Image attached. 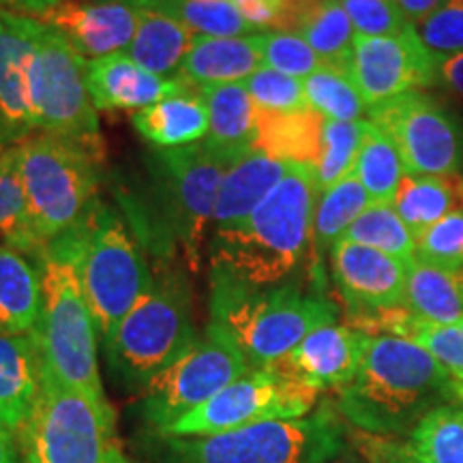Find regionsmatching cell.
<instances>
[{"instance_id":"obj_14","label":"cell","mask_w":463,"mask_h":463,"mask_svg":"<svg viewBox=\"0 0 463 463\" xmlns=\"http://www.w3.org/2000/svg\"><path fill=\"white\" fill-rule=\"evenodd\" d=\"M369 116L397 146L405 174L442 176L463 170L461 123L422 90L405 92Z\"/></svg>"},{"instance_id":"obj_54","label":"cell","mask_w":463,"mask_h":463,"mask_svg":"<svg viewBox=\"0 0 463 463\" xmlns=\"http://www.w3.org/2000/svg\"><path fill=\"white\" fill-rule=\"evenodd\" d=\"M459 403H463V389L459 391Z\"/></svg>"},{"instance_id":"obj_38","label":"cell","mask_w":463,"mask_h":463,"mask_svg":"<svg viewBox=\"0 0 463 463\" xmlns=\"http://www.w3.org/2000/svg\"><path fill=\"white\" fill-rule=\"evenodd\" d=\"M344 239L410 264L416 258V239L392 204H372L345 232Z\"/></svg>"},{"instance_id":"obj_49","label":"cell","mask_w":463,"mask_h":463,"mask_svg":"<svg viewBox=\"0 0 463 463\" xmlns=\"http://www.w3.org/2000/svg\"><path fill=\"white\" fill-rule=\"evenodd\" d=\"M0 463H26L15 433L0 425Z\"/></svg>"},{"instance_id":"obj_46","label":"cell","mask_w":463,"mask_h":463,"mask_svg":"<svg viewBox=\"0 0 463 463\" xmlns=\"http://www.w3.org/2000/svg\"><path fill=\"white\" fill-rule=\"evenodd\" d=\"M347 442L367 463H419L402 438H384L347 427Z\"/></svg>"},{"instance_id":"obj_8","label":"cell","mask_w":463,"mask_h":463,"mask_svg":"<svg viewBox=\"0 0 463 463\" xmlns=\"http://www.w3.org/2000/svg\"><path fill=\"white\" fill-rule=\"evenodd\" d=\"M26 463H129L116 436L112 408H99L61 384L45 364L42 391L17 431Z\"/></svg>"},{"instance_id":"obj_4","label":"cell","mask_w":463,"mask_h":463,"mask_svg":"<svg viewBox=\"0 0 463 463\" xmlns=\"http://www.w3.org/2000/svg\"><path fill=\"white\" fill-rule=\"evenodd\" d=\"M337 320V307L322 294L279 283L251 288L211 277V322L223 326L251 367L286 358L316 328Z\"/></svg>"},{"instance_id":"obj_36","label":"cell","mask_w":463,"mask_h":463,"mask_svg":"<svg viewBox=\"0 0 463 463\" xmlns=\"http://www.w3.org/2000/svg\"><path fill=\"white\" fill-rule=\"evenodd\" d=\"M303 86L307 106L326 120L352 123L364 120V114H369L363 95L344 69L322 65L317 71L307 75Z\"/></svg>"},{"instance_id":"obj_1","label":"cell","mask_w":463,"mask_h":463,"mask_svg":"<svg viewBox=\"0 0 463 463\" xmlns=\"http://www.w3.org/2000/svg\"><path fill=\"white\" fill-rule=\"evenodd\" d=\"M459 403V389L425 347L399 335H369L356 378L337 391V414L354 430L408 439L436 408Z\"/></svg>"},{"instance_id":"obj_6","label":"cell","mask_w":463,"mask_h":463,"mask_svg":"<svg viewBox=\"0 0 463 463\" xmlns=\"http://www.w3.org/2000/svg\"><path fill=\"white\" fill-rule=\"evenodd\" d=\"M61 241L73 256L97 333L106 339L153 288V270L123 217L101 200Z\"/></svg>"},{"instance_id":"obj_5","label":"cell","mask_w":463,"mask_h":463,"mask_svg":"<svg viewBox=\"0 0 463 463\" xmlns=\"http://www.w3.org/2000/svg\"><path fill=\"white\" fill-rule=\"evenodd\" d=\"M24 189L28 215L42 245L78 228L99 202L101 155L67 137L37 131L7 150Z\"/></svg>"},{"instance_id":"obj_12","label":"cell","mask_w":463,"mask_h":463,"mask_svg":"<svg viewBox=\"0 0 463 463\" xmlns=\"http://www.w3.org/2000/svg\"><path fill=\"white\" fill-rule=\"evenodd\" d=\"M33 17V15H31ZM31 101L37 131L67 137L103 157L97 108L86 84V62L54 28L34 20Z\"/></svg>"},{"instance_id":"obj_39","label":"cell","mask_w":463,"mask_h":463,"mask_svg":"<svg viewBox=\"0 0 463 463\" xmlns=\"http://www.w3.org/2000/svg\"><path fill=\"white\" fill-rule=\"evenodd\" d=\"M369 120H324L320 159L316 164V178L320 191L333 187L356 165Z\"/></svg>"},{"instance_id":"obj_44","label":"cell","mask_w":463,"mask_h":463,"mask_svg":"<svg viewBox=\"0 0 463 463\" xmlns=\"http://www.w3.org/2000/svg\"><path fill=\"white\" fill-rule=\"evenodd\" d=\"M416 31L438 61L459 54L463 52V0H444L433 14L416 24Z\"/></svg>"},{"instance_id":"obj_9","label":"cell","mask_w":463,"mask_h":463,"mask_svg":"<svg viewBox=\"0 0 463 463\" xmlns=\"http://www.w3.org/2000/svg\"><path fill=\"white\" fill-rule=\"evenodd\" d=\"M178 463H326L347 444L331 410L202 438H167Z\"/></svg>"},{"instance_id":"obj_21","label":"cell","mask_w":463,"mask_h":463,"mask_svg":"<svg viewBox=\"0 0 463 463\" xmlns=\"http://www.w3.org/2000/svg\"><path fill=\"white\" fill-rule=\"evenodd\" d=\"M292 165L256 148L236 159L219 184L215 213H213L215 230L245 222L292 170Z\"/></svg>"},{"instance_id":"obj_29","label":"cell","mask_w":463,"mask_h":463,"mask_svg":"<svg viewBox=\"0 0 463 463\" xmlns=\"http://www.w3.org/2000/svg\"><path fill=\"white\" fill-rule=\"evenodd\" d=\"M324 116L311 108L298 112H260L258 109V133L256 150L286 164L316 167L320 159Z\"/></svg>"},{"instance_id":"obj_48","label":"cell","mask_w":463,"mask_h":463,"mask_svg":"<svg viewBox=\"0 0 463 463\" xmlns=\"http://www.w3.org/2000/svg\"><path fill=\"white\" fill-rule=\"evenodd\" d=\"M397 3L405 14V17H408V20L416 26L419 22L425 20L427 15L433 14L444 0H397Z\"/></svg>"},{"instance_id":"obj_45","label":"cell","mask_w":463,"mask_h":463,"mask_svg":"<svg viewBox=\"0 0 463 463\" xmlns=\"http://www.w3.org/2000/svg\"><path fill=\"white\" fill-rule=\"evenodd\" d=\"M339 3L344 5L356 34L364 37H392L412 24L397 0H339Z\"/></svg>"},{"instance_id":"obj_15","label":"cell","mask_w":463,"mask_h":463,"mask_svg":"<svg viewBox=\"0 0 463 463\" xmlns=\"http://www.w3.org/2000/svg\"><path fill=\"white\" fill-rule=\"evenodd\" d=\"M347 75L356 84L369 112L410 90L438 84V56L410 24L392 37L356 34Z\"/></svg>"},{"instance_id":"obj_19","label":"cell","mask_w":463,"mask_h":463,"mask_svg":"<svg viewBox=\"0 0 463 463\" xmlns=\"http://www.w3.org/2000/svg\"><path fill=\"white\" fill-rule=\"evenodd\" d=\"M367 337L350 324H326L307 335L281 363L311 389L337 392L356 378Z\"/></svg>"},{"instance_id":"obj_42","label":"cell","mask_w":463,"mask_h":463,"mask_svg":"<svg viewBox=\"0 0 463 463\" xmlns=\"http://www.w3.org/2000/svg\"><path fill=\"white\" fill-rule=\"evenodd\" d=\"M242 84H245L247 92L251 95V99L260 112L286 114L309 108L305 99L303 80L279 73L275 69L260 67Z\"/></svg>"},{"instance_id":"obj_2","label":"cell","mask_w":463,"mask_h":463,"mask_svg":"<svg viewBox=\"0 0 463 463\" xmlns=\"http://www.w3.org/2000/svg\"><path fill=\"white\" fill-rule=\"evenodd\" d=\"M320 195L316 170L294 164L245 222L213 230L211 277L251 288L279 286L314 245V213Z\"/></svg>"},{"instance_id":"obj_28","label":"cell","mask_w":463,"mask_h":463,"mask_svg":"<svg viewBox=\"0 0 463 463\" xmlns=\"http://www.w3.org/2000/svg\"><path fill=\"white\" fill-rule=\"evenodd\" d=\"M195 34L176 17L159 9L137 7V28L127 54L161 78H174L189 54Z\"/></svg>"},{"instance_id":"obj_35","label":"cell","mask_w":463,"mask_h":463,"mask_svg":"<svg viewBox=\"0 0 463 463\" xmlns=\"http://www.w3.org/2000/svg\"><path fill=\"white\" fill-rule=\"evenodd\" d=\"M405 442L419 463H463V403L433 410Z\"/></svg>"},{"instance_id":"obj_33","label":"cell","mask_w":463,"mask_h":463,"mask_svg":"<svg viewBox=\"0 0 463 463\" xmlns=\"http://www.w3.org/2000/svg\"><path fill=\"white\" fill-rule=\"evenodd\" d=\"M372 206L367 191L352 170L333 187L320 191L314 213V247L331 249L345 236L350 225Z\"/></svg>"},{"instance_id":"obj_47","label":"cell","mask_w":463,"mask_h":463,"mask_svg":"<svg viewBox=\"0 0 463 463\" xmlns=\"http://www.w3.org/2000/svg\"><path fill=\"white\" fill-rule=\"evenodd\" d=\"M438 84L463 99V52L438 61Z\"/></svg>"},{"instance_id":"obj_52","label":"cell","mask_w":463,"mask_h":463,"mask_svg":"<svg viewBox=\"0 0 463 463\" xmlns=\"http://www.w3.org/2000/svg\"><path fill=\"white\" fill-rule=\"evenodd\" d=\"M11 146V140L7 136V129H5V123H3V116H0V157H3V153Z\"/></svg>"},{"instance_id":"obj_18","label":"cell","mask_w":463,"mask_h":463,"mask_svg":"<svg viewBox=\"0 0 463 463\" xmlns=\"http://www.w3.org/2000/svg\"><path fill=\"white\" fill-rule=\"evenodd\" d=\"M34 17L0 9V116L11 144L37 133L31 101Z\"/></svg>"},{"instance_id":"obj_30","label":"cell","mask_w":463,"mask_h":463,"mask_svg":"<svg viewBox=\"0 0 463 463\" xmlns=\"http://www.w3.org/2000/svg\"><path fill=\"white\" fill-rule=\"evenodd\" d=\"M405 309L416 320L450 324L463 317V270H449L414 258L405 279Z\"/></svg>"},{"instance_id":"obj_13","label":"cell","mask_w":463,"mask_h":463,"mask_svg":"<svg viewBox=\"0 0 463 463\" xmlns=\"http://www.w3.org/2000/svg\"><path fill=\"white\" fill-rule=\"evenodd\" d=\"M234 161L206 142L153 148L150 153V170L155 174L165 219L191 260H195L204 232L213 223L219 184Z\"/></svg>"},{"instance_id":"obj_40","label":"cell","mask_w":463,"mask_h":463,"mask_svg":"<svg viewBox=\"0 0 463 463\" xmlns=\"http://www.w3.org/2000/svg\"><path fill=\"white\" fill-rule=\"evenodd\" d=\"M7 150L0 157V242L20 249L26 256H34L42 251L43 245L33 230L24 189Z\"/></svg>"},{"instance_id":"obj_25","label":"cell","mask_w":463,"mask_h":463,"mask_svg":"<svg viewBox=\"0 0 463 463\" xmlns=\"http://www.w3.org/2000/svg\"><path fill=\"white\" fill-rule=\"evenodd\" d=\"M352 326L367 335H399L416 341L447 369L457 389H463V317L450 324H430L416 320L402 307V309L356 317Z\"/></svg>"},{"instance_id":"obj_17","label":"cell","mask_w":463,"mask_h":463,"mask_svg":"<svg viewBox=\"0 0 463 463\" xmlns=\"http://www.w3.org/2000/svg\"><path fill=\"white\" fill-rule=\"evenodd\" d=\"M33 17L89 61L127 52L137 28V7L127 0H61Z\"/></svg>"},{"instance_id":"obj_24","label":"cell","mask_w":463,"mask_h":463,"mask_svg":"<svg viewBox=\"0 0 463 463\" xmlns=\"http://www.w3.org/2000/svg\"><path fill=\"white\" fill-rule=\"evenodd\" d=\"M133 127L153 148H178L204 142L208 136V108L200 89L170 95L131 116Z\"/></svg>"},{"instance_id":"obj_53","label":"cell","mask_w":463,"mask_h":463,"mask_svg":"<svg viewBox=\"0 0 463 463\" xmlns=\"http://www.w3.org/2000/svg\"><path fill=\"white\" fill-rule=\"evenodd\" d=\"M127 3H131L133 7H150L155 0H127Z\"/></svg>"},{"instance_id":"obj_32","label":"cell","mask_w":463,"mask_h":463,"mask_svg":"<svg viewBox=\"0 0 463 463\" xmlns=\"http://www.w3.org/2000/svg\"><path fill=\"white\" fill-rule=\"evenodd\" d=\"M316 52L322 65L347 71L356 31L339 0H311L294 20L292 31Z\"/></svg>"},{"instance_id":"obj_22","label":"cell","mask_w":463,"mask_h":463,"mask_svg":"<svg viewBox=\"0 0 463 463\" xmlns=\"http://www.w3.org/2000/svg\"><path fill=\"white\" fill-rule=\"evenodd\" d=\"M42 352L33 335L0 333V425L17 431L42 391Z\"/></svg>"},{"instance_id":"obj_34","label":"cell","mask_w":463,"mask_h":463,"mask_svg":"<svg viewBox=\"0 0 463 463\" xmlns=\"http://www.w3.org/2000/svg\"><path fill=\"white\" fill-rule=\"evenodd\" d=\"M354 174L367 191L372 204H392L405 176L399 150L384 131L369 120L367 133L356 157Z\"/></svg>"},{"instance_id":"obj_16","label":"cell","mask_w":463,"mask_h":463,"mask_svg":"<svg viewBox=\"0 0 463 463\" xmlns=\"http://www.w3.org/2000/svg\"><path fill=\"white\" fill-rule=\"evenodd\" d=\"M331 270L354 317L405 307L408 264L389 253L341 239L331 247Z\"/></svg>"},{"instance_id":"obj_31","label":"cell","mask_w":463,"mask_h":463,"mask_svg":"<svg viewBox=\"0 0 463 463\" xmlns=\"http://www.w3.org/2000/svg\"><path fill=\"white\" fill-rule=\"evenodd\" d=\"M392 206L414 239H419L422 232L439 219L455 211H463V174H442V176L405 174Z\"/></svg>"},{"instance_id":"obj_3","label":"cell","mask_w":463,"mask_h":463,"mask_svg":"<svg viewBox=\"0 0 463 463\" xmlns=\"http://www.w3.org/2000/svg\"><path fill=\"white\" fill-rule=\"evenodd\" d=\"M42 277V311L34 331L45 369L99 408H112L97 363V324L73 256L61 239L33 256Z\"/></svg>"},{"instance_id":"obj_41","label":"cell","mask_w":463,"mask_h":463,"mask_svg":"<svg viewBox=\"0 0 463 463\" xmlns=\"http://www.w3.org/2000/svg\"><path fill=\"white\" fill-rule=\"evenodd\" d=\"M258 48L262 65L275 71L305 80L322 67V61L311 50V45L289 31L258 33Z\"/></svg>"},{"instance_id":"obj_50","label":"cell","mask_w":463,"mask_h":463,"mask_svg":"<svg viewBox=\"0 0 463 463\" xmlns=\"http://www.w3.org/2000/svg\"><path fill=\"white\" fill-rule=\"evenodd\" d=\"M9 3H14L15 7L20 9V14L37 15L42 14V11L52 9L54 5L61 3V0H9Z\"/></svg>"},{"instance_id":"obj_43","label":"cell","mask_w":463,"mask_h":463,"mask_svg":"<svg viewBox=\"0 0 463 463\" xmlns=\"http://www.w3.org/2000/svg\"><path fill=\"white\" fill-rule=\"evenodd\" d=\"M416 258L449 270H463V211H455L416 239Z\"/></svg>"},{"instance_id":"obj_20","label":"cell","mask_w":463,"mask_h":463,"mask_svg":"<svg viewBox=\"0 0 463 463\" xmlns=\"http://www.w3.org/2000/svg\"><path fill=\"white\" fill-rule=\"evenodd\" d=\"M86 84L97 109H144L170 95L191 89L189 82L174 75L161 78L137 65L127 52H116L86 62Z\"/></svg>"},{"instance_id":"obj_7","label":"cell","mask_w":463,"mask_h":463,"mask_svg":"<svg viewBox=\"0 0 463 463\" xmlns=\"http://www.w3.org/2000/svg\"><path fill=\"white\" fill-rule=\"evenodd\" d=\"M198 337L187 283L172 273L155 277L153 288L103 339V345L114 378L127 389L142 391Z\"/></svg>"},{"instance_id":"obj_27","label":"cell","mask_w":463,"mask_h":463,"mask_svg":"<svg viewBox=\"0 0 463 463\" xmlns=\"http://www.w3.org/2000/svg\"><path fill=\"white\" fill-rule=\"evenodd\" d=\"M42 311V277L33 256L0 242V333L31 335Z\"/></svg>"},{"instance_id":"obj_37","label":"cell","mask_w":463,"mask_h":463,"mask_svg":"<svg viewBox=\"0 0 463 463\" xmlns=\"http://www.w3.org/2000/svg\"><path fill=\"white\" fill-rule=\"evenodd\" d=\"M148 9L164 11L204 37L258 34L232 0H155Z\"/></svg>"},{"instance_id":"obj_26","label":"cell","mask_w":463,"mask_h":463,"mask_svg":"<svg viewBox=\"0 0 463 463\" xmlns=\"http://www.w3.org/2000/svg\"><path fill=\"white\" fill-rule=\"evenodd\" d=\"M208 108L206 144L230 159H239L256 146L258 108L245 84L200 89Z\"/></svg>"},{"instance_id":"obj_51","label":"cell","mask_w":463,"mask_h":463,"mask_svg":"<svg viewBox=\"0 0 463 463\" xmlns=\"http://www.w3.org/2000/svg\"><path fill=\"white\" fill-rule=\"evenodd\" d=\"M345 436H347V433H345ZM326 463H367V461H364V459H363V457H361V455H358V453H356V450L350 447V442H347V444H345V447H344V449H341L337 455H335V457H331V459H328Z\"/></svg>"},{"instance_id":"obj_23","label":"cell","mask_w":463,"mask_h":463,"mask_svg":"<svg viewBox=\"0 0 463 463\" xmlns=\"http://www.w3.org/2000/svg\"><path fill=\"white\" fill-rule=\"evenodd\" d=\"M262 65L258 34L245 37H204L198 34L184 56L178 78L195 89L245 82Z\"/></svg>"},{"instance_id":"obj_10","label":"cell","mask_w":463,"mask_h":463,"mask_svg":"<svg viewBox=\"0 0 463 463\" xmlns=\"http://www.w3.org/2000/svg\"><path fill=\"white\" fill-rule=\"evenodd\" d=\"M249 369L251 364L232 335L219 324L208 322L195 344L140 391L137 414L164 433Z\"/></svg>"},{"instance_id":"obj_11","label":"cell","mask_w":463,"mask_h":463,"mask_svg":"<svg viewBox=\"0 0 463 463\" xmlns=\"http://www.w3.org/2000/svg\"><path fill=\"white\" fill-rule=\"evenodd\" d=\"M320 391L292 375L281 361L251 367L161 436L202 438L258 425L266 420L305 419Z\"/></svg>"}]
</instances>
